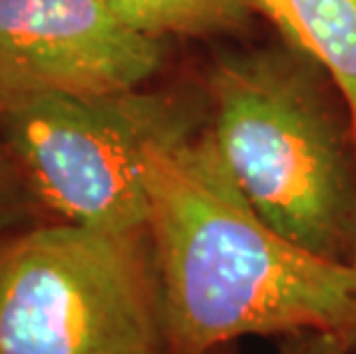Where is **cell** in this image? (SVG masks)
Instances as JSON below:
<instances>
[{
  "mask_svg": "<svg viewBox=\"0 0 356 354\" xmlns=\"http://www.w3.org/2000/svg\"><path fill=\"white\" fill-rule=\"evenodd\" d=\"M168 354H209L244 336L329 331L356 350V274L276 232L225 168L209 124L145 156Z\"/></svg>",
  "mask_w": 356,
  "mask_h": 354,
  "instance_id": "cell-1",
  "label": "cell"
},
{
  "mask_svg": "<svg viewBox=\"0 0 356 354\" xmlns=\"http://www.w3.org/2000/svg\"><path fill=\"white\" fill-rule=\"evenodd\" d=\"M42 221L49 218L44 216L19 163L0 136V244Z\"/></svg>",
  "mask_w": 356,
  "mask_h": 354,
  "instance_id": "cell-8",
  "label": "cell"
},
{
  "mask_svg": "<svg viewBox=\"0 0 356 354\" xmlns=\"http://www.w3.org/2000/svg\"><path fill=\"white\" fill-rule=\"evenodd\" d=\"M165 42L104 0H0V111L42 97H92L152 83Z\"/></svg>",
  "mask_w": 356,
  "mask_h": 354,
  "instance_id": "cell-5",
  "label": "cell"
},
{
  "mask_svg": "<svg viewBox=\"0 0 356 354\" xmlns=\"http://www.w3.org/2000/svg\"><path fill=\"white\" fill-rule=\"evenodd\" d=\"M207 124L234 184L276 232L356 260V143L320 67L290 44L223 51L204 74Z\"/></svg>",
  "mask_w": 356,
  "mask_h": 354,
  "instance_id": "cell-2",
  "label": "cell"
},
{
  "mask_svg": "<svg viewBox=\"0 0 356 354\" xmlns=\"http://www.w3.org/2000/svg\"><path fill=\"white\" fill-rule=\"evenodd\" d=\"M129 28L152 40H211L251 30L253 0H104Z\"/></svg>",
  "mask_w": 356,
  "mask_h": 354,
  "instance_id": "cell-7",
  "label": "cell"
},
{
  "mask_svg": "<svg viewBox=\"0 0 356 354\" xmlns=\"http://www.w3.org/2000/svg\"><path fill=\"white\" fill-rule=\"evenodd\" d=\"M0 354H168L147 228L49 218L0 244Z\"/></svg>",
  "mask_w": 356,
  "mask_h": 354,
  "instance_id": "cell-3",
  "label": "cell"
},
{
  "mask_svg": "<svg viewBox=\"0 0 356 354\" xmlns=\"http://www.w3.org/2000/svg\"><path fill=\"white\" fill-rule=\"evenodd\" d=\"M204 124L207 102L152 83L0 111V136L44 216L102 230L147 228V152Z\"/></svg>",
  "mask_w": 356,
  "mask_h": 354,
  "instance_id": "cell-4",
  "label": "cell"
},
{
  "mask_svg": "<svg viewBox=\"0 0 356 354\" xmlns=\"http://www.w3.org/2000/svg\"><path fill=\"white\" fill-rule=\"evenodd\" d=\"M209 354H239V350H237V343H232V345H223V348H218Z\"/></svg>",
  "mask_w": 356,
  "mask_h": 354,
  "instance_id": "cell-10",
  "label": "cell"
},
{
  "mask_svg": "<svg viewBox=\"0 0 356 354\" xmlns=\"http://www.w3.org/2000/svg\"><path fill=\"white\" fill-rule=\"evenodd\" d=\"M280 40L327 74L356 143V0H253Z\"/></svg>",
  "mask_w": 356,
  "mask_h": 354,
  "instance_id": "cell-6",
  "label": "cell"
},
{
  "mask_svg": "<svg viewBox=\"0 0 356 354\" xmlns=\"http://www.w3.org/2000/svg\"><path fill=\"white\" fill-rule=\"evenodd\" d=\"M343 336L329 331H301L278 338L276 354H352Z\"/></svg>",
  "mask_w": 356,
  "mask_h": 354,
  "instance_id": "cell-9",
  "label": "cell"
},
{
  "mask_svg": "<svg viewBox=\"0 0 356 354\" xmlns=\"http://www.w3.org/2000/svg\"><path fill=\"white\" fill-rule=\"evenodd\" d=\"M352 269H354V274H356V260H354V265H352Z\"/></svg>",
  "mask_w": 356,
  "mask_h": 354,
  "instance_id": "cell-11",
  "label": "cell"
}]
</instances>
